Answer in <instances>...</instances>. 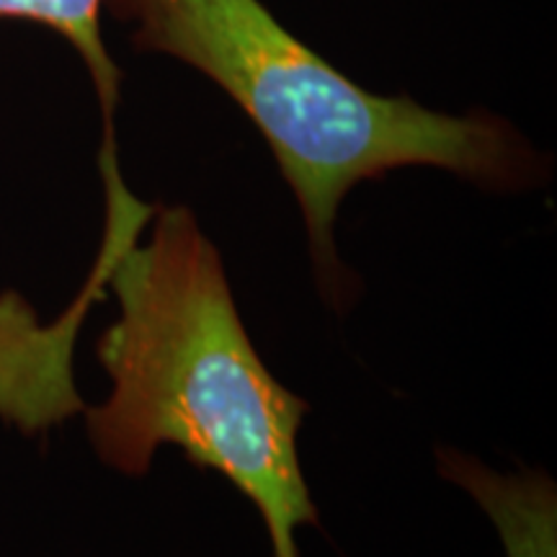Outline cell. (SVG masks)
Segmentation results:
<instances>
[{
  "label": "cell",
  "instance_id": "1",
  "mask_svg": "<svg viewBox=\"0 0 557 557\" xmlns=\"http://www.w3.org/2000/svg\"><path fill=\"white\" fill-rule=\"evenodd\" d=\"M150 220V240L94 267L52 323L73 341L90 305L114 289L120 320L99 341L111 395L83 408L90 447L129 478H143L160 447H178L253 504L274 557H299L297 529L320 527L297 449L310 406L263 364L191 209L156 207Z\"/></svg>",
  "mask_w": 557,
  "mask_h": 557
},
{
  "label": "cell",
  "instance_id": "2",
  "mask_svg": "<svg viewBox=\"0 0 557 557\" xmlns=\"http://www.w3.org/2000/svg\"><path fill=\"white\" fill-rule=\"evenodd\" d=\"M132 45L171 54L214 81L259 127L295 191L320 297L346 312L361 282L336 250L341 201L361 181L410 165L455 173L485 191H527L547 158L487 111H431L369 94L284 29L261 0H103Z\"/></svg>",
  "mask_w": 557,
  "mask_h": 557
},
{
  "label": "cell",
  "instance_id": "3",
  "mask_svg": "<svg viewBox=\"0 0 557 557\" xmlns=\"http://www.w3.org/2000/svg\"><path fill=\"white\" fill-rule=\"evenodd\" d=\"M436 468L493 521L506 557H557V485L545 470L496 472L478 457L436 449Z\"/></svg>",
  "mask_w": 557,
  "mask_h": 557
},
{
  "label": "cell",
  "instance_id": "4",
  "mask_svg": "<svg viewBox=\"0 0 557 557\" xmlns=\"http://www.w3.org/2000/svg\"><path fill=\"white\" fill-rule=\"evenodd\" d=\"M101 5L103 0H0V18H24L50 26L60 32L86 62L103 114V150L101 173L103 178L120 176L116 160V132L114 114L120 103V70L109 58L101 37Z\"/></svg>",
  "mask_w": 557,
  "mask_h": 557
}]
</instances>
